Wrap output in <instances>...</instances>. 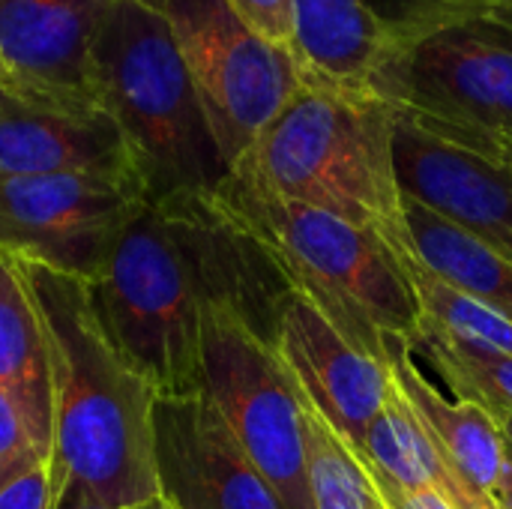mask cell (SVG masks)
<instances>
[{"mask_svg":"<svg viewBox=\"0 0 512 509\" xmlns=\"http://www.w3.org/2000/svg\"><path fill=\"white\" fill-rule=\"evenodd\" d=\"M96 321L159 396L201 393V318L225 309L276 348L294 285L213 195L147 201L87 285Z\"/></svg>","mask_w":512,"mask_h":509,"instance_id":"cell-1","label":"cell"},{"mask_svg":"<svg viewBox=\"0 0 512 509\" xmlns=\"http://www.w3.org/2000/svg\"><path fill=\"white\" fill-rule=\"evenodd\" d=\"M12 261L27 282L48 348L54 509L123 507L156 498V387L105 336L87 282Z\"/></svg>","mask_w":512,"mask_h":509,"instance_id":"cell-2","label":"cell"},{"mask_svg":"<svg viewBox=\"0 0 512 509\" xmlns=\"http://www.w3.org/2000/svg\"><path fill=\"white\" fill-rule=\"evenodd\" d=\"M228 177L375 231L393 249H411L393 165V108L372 93L300 78Z\"/></svg>","mask_w":512,"mask_h":509,"instance_id":"cell-3","label":"cell"},{"mask_svg":"<svg viewBox=\"0 0 512 509\" xmlns=\"http://www.w3.org/2000/svg\"><path fill=\"white\" fill-rule=\"evenodd\" d=\"M366 93L512 168V0H468L387 30Z\"/></svg>","mask_w":512,"mask_h":509,"instance_id":"cell-4","label":"cell"},{"mask_svg":"<svg viewBox=\"0 0 512 509\" xmlns=\"http://www.w3.org/2000/svg\"><path fill=\"white\" fill-rule=\"evenodd\" d=\"M87 84L120 126L147 201L213 192L228 165L171 30L138 0H111L87 51Z\"/></svg>","mask_w":512,"mask_h":509,"instance_id":"cell-5","label":"cell"},{"mask_svg":"<svg viewBox=\"0 0 512 509\" xmlns=\"http://www.w3.org/2000/svg\"><path fill=\"white\" fill-rule=\"evenodd\" d=\"M213 195L273 252L300 297L363 354L384 363V339H411L420 303L393 246L318 207L225 177Z\"/></svg>","mask_w":512,"mask_h":509,"instance_id":"cell-6","label":"cell"},{"mask_svg":"<svg viewBox=\"0 0 512 509\" xmlns=\"http://www.w3.org/2000/svg\"><path fill=\"white\" fill-rule=\"evenodd\" d=\"M201 393L288 509H312L306 399L279 351L225 309L201 318Z\"/></svg>","mask_w":512,"mask_h":509,"instance_id":"cell-7","label":"cell"},{"mask_svg":"<svg viewBox=\"0 0 512 509\" xmlns=\"http://www.w3.org/2000/svg\"><path fill=\"white\" fill-rule=\"evenodd\" d=\"M165 21L198 87L228 171L300 84L294 60L264 42L228 0H138Z\"/></svg>","mask_w":512,"mask_h":509,"instance_id":"cell-8","label":"cell"},{"mask_svg":"<svg viewBox=\"0 0 512 509\" xmlns=\"http://www.w3.org/2000/svg\"><path fill=\"white\" fill-rule=\"evenodd\" d=\"M147 192L135 177H0V255L96 282Z\"/></svg>","mask_w":512,"mask_h":509,"instance_id":"cell-9","label":"cell"},{"mask_svg":"<svg viewBox=\"0 0 512 509\" xmlns=\"http://www.w3.org/2000/svg\"><path fill=\"white\" fill-rule=\"evenodd\" d=\"M27 174H111L138 180L126 138L96 96L3 75L0 177Z\"/></svg>","mask_w":512,"mask_h":509,"instance_id":"cell-10","label":"cell"},{"mask_svg":"<svg viewBox=\"0 0 512 509\" xmlns=\"http://www.w3.org/2000/svg\"><path fill=\"white\" fill-rule=\"evenodd\" d=\"M153 462L174 509H288L204 393L156 399Z\"/></svg>","mask_w":512,"mask_h":509,"instance_id":"cell-11","label":"cell"},{"mask_svg":"<svg viewBox=\"0 0 512 509\" xmlns=\"http://www.w3.org/2000/svg\"><path fill=\"white\" fill-rule=\"evenodd\" d=\"M393 165L405 198L512 261V168L393 114Z\"/></svg>","mask_w":512,"mask_h":509,"instance_id":"cell-12","label":"cell"},{"mask_svg":"<svg viewBox=\"0 0 512 509\" xmlns=\"http://www.w3.org/2000/svg\"><path fill=\"white\" fill-rule=\"evenodd\" d=\"M276 351L309 408L360 453L387 402V366L354 348L300 294L282 312Z\"/></svg>","mask_w":512,"mask_h":509,"instance_id":"cell-13","label":"cell"},{"mask_svg":"<svg viewBox=\"0 0 512 509\" xmlns=\"http://www.w3.org/2000/svg\"><path fill=\"white\" fill-rule=\"evenodd\" d=\"M384 366L393 387L411 405L414 417L426 429L429 441L438 447L444 465L456 480L480 498L486 507H495V486L507 456V438L501 426L477 405L447 399L417 366L411 339L387 336L384 339Z\"/></svg>","mask_w":512,"mask_h":509,"instance_id":"cell-14","label":"cell"},{"mask_svg":"<svg viewBox=\"0 0 512 509\" xmlns=\"http://www.w3.org/2000/svg\"><path fill=\"white\" fill-rule=\"evenodd\" d=\"M111 0H0L6 75L63 93H90L87 51Z\"/></svg>","mask_w":512,"mask_h":509,"instance_id":"cell-15","label":"cell"},{"mask_svg":"<svg viewBox=\"0 0 512 509\" xmlns=\"http://www.w3.org/2000/svg\"><path fill=\"white\" fill-rule=\"evenodd\" d=\"M300 78L366 93L387 45V27L366 0H291Z\"/></svg>","mask_w":512,"mask_h":509,"instance_id":"cell-16","label":"cell"},{"mask_svg":"<svg viewBox=\"0 0 512 509\" xmlns=\"http://www.w3.org/2000/svg\"><path fill=\"white\" fill-rule=\"evenodd\" d=\"M0 390L15 402L45 459L51 453V369L42 321L18 264L0 255Z\"/></svg>","mask_w":512,"mask_h":509,"instance_id":"cell-17","label":"cell"},{"mask_svg":"<svg viewBox=\"0 0 512 509\" xmlns=\"http://www.w3.org/2000/svg\"><path fill=\"white\" fill-rule=\"evenodd\" d=\"M405 225L414 255L453 288L512 321V261L462 228L405 198Z\"/></svg>","mask_w":512,"mask_h":509,"instance_id":"cell-18","label":"cell"},{"mask_svg":"<svg viewBox=\"0 0 512 509\" xmlns=\"http://www.w3.org/2000/svg\"><path fill=\"white\" fill-rule=\"evenodd\" d=\"M414 357H426L441 375L453 399L483 408L498 426L512 417V357L462 342L420 315V324L411 336Z\"/></svg>","mask_w":512,"mask_h":509,"instance_id":"cell-19","label":"cell"},{"mask_svg":"<svg viewBox=\"0 0 512 509\" xmlns=\"http://www.w3.org/2000/svg\"><path fill=\"white\" fill-rule=\"evenodd\" d=\"M393 252L405 270V279L417 294L420 315H426L432 324H438L444 333L462 342L483 345L512 357V321L492 312L486 303L474 300L471 294L444 282L414 255V249H393Z\"/></svg>","mask_w":512,"mask_h":509,"instance_id":"cell-20","label":"cell"},{"mask_svg":"<svg viewBox=\"0 0 512 509\" xmlns=\"http://www.w3.org/2000/svg\"><path fill=\"white\" fill-rule=\"evenodd\" d=\"M306 447L312 509H390L363 459L309 408V402Z\"/></svg>","mask_w":512,"mask_h":509,"instance_id":"cell-21","label":"cell"},{"mask_svg":"<svg viewBox=\"0 0 512 509\" xmlns=\"http://www.w3.org/2000/svg\"><path fill=\"white\" fill-rule=\"evenodd\" d=\"M42 462L48 459L36 444L30 426L24 423L15 402L0 390V492Z\"/></svg>","mask_w":512,"mask_h":509,"instance_id":"cell-22","label":"cell"},{"mask_svg":"<svg viewBox=\"0 0 512 509\" xmlns=\"http://www.w3.org/2000/svg\"><path fill=\"white\" fill-rule=\"evenodd\" d=\"M234 12L273 48L294 60V15L291 0H228Z\"/></svg>","mask_w":512,"mask_h":509,"instance_id":"cell-23","label":"cell"},{"mask_svg":"<svg viewBox=\"0 0 512 509\" xmlns=\"http://www.w3.org/2000/svg\"><path fill=\"white\" fill-rule=\"evenodd\" d=\"M0 509H54L48 462L36 465L0 492Z\"/></svg>","mask_w":512,"mask_h":509,"instance_id":"cell-24","label":"cell"},{"mask_svg":"<svg viewBox=\"0 0 512 509\" xmlns=\"http://www.w3.org/2000/svg\"><path fill=\"white\" fill-rule=\"evenodd\" d=\"M366 468H369V474H372L381 498L387 501L390 509H456L438 489H432V486H402V483L390 480L387 474L375 471L372 465H366Z\"/></svg>","mask_w":512,"mask_h":509,"instance_id":"cell-25","label":"cell"},{"mask_svg":"<svg viewBox=\"0 0 512 509\" xmlns=\"http://www.w3.org/2000/svg\"><path fill=\"white\" fill-rule=\"evenodd\" d=\"M366 3L387 30H396V27H405L429 12H438V9H447L456 3H468V0H366Z\"/></svg>","mask_w":512,"mask_h":509,"instance_id":"cell-26","label":"cell"},{"mask_svg":"<svg viewBox=\"0 0 512 509\" xmlns=\"http://www.w3.org/2000/svg\"><path fill=\"white\" fill-rule=\"evenodd\" d=\"M495 507L512 509V447L510 444H507V456H504L501 477H498V486H495Z\"/></svg>","mask_w":512,"mask_h":509,"instance_id":"cell-27","label":"cell"},{"mask_svg":"<svg viewBox=\"0 0 512 509\" xmlns=\"http://www.w3.org/2000/svg\"><path fill=\"white\" fill-rule=\"evenodd\" d=\"M78 509H174L162 495L150 498V501H138V504H123V507H78Z\"/></svg>","mask_w":512,"mask_h":509,"instance_id":"cell-28","label":"cell"},{"mask_svg":"<svg viewBox=\"0 0 512 509\" xmlns=\"http://www.w3.org/2000/svg\"><path fill=\"white\" fill-rule=\"evenodd\" d=\"M501 432H504L507 444H510V447H512V417H510V420H507V423H504V426H501Z\"/></svg>","mask_w":512,"mask_h":509,"instance_id":"cell-29","label":"cell"},{"mask_svg":"<svg viewBox=\"0 0 512 509\" xmlns=\"http://www.w3.org/2000/svg\"><path fill=\"white\" fill-rule=\"evenodd\" d=\"M6 75V63H3V54H0V78Z\"/></svg>","mask_w":512,"mask_h":509,"instance_id":"cell-30","label":"cell"},{"mask_svg":"<svg viewBox=\"0 0 512 509\" xmlns=\"http://www.w3.org/2000/svg\"><path fill=\"white\" fill-rule=\"evenodd\" d=\"M498 509H501V507H498Z\"/></svg>","mask_w":512,"mask_h":509,"instance_id":"cell-31","label":"cell"}]
</instances>
